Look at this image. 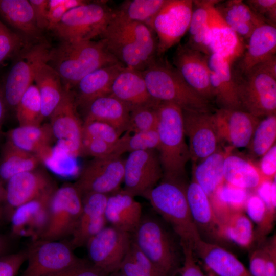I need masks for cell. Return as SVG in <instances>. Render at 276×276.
Wrapping results in <instances>:
<instances>
[{
    "mask_svg": "<svg viewBox=\"0 0 276 276\" xmlns=\"http://www.w3.org/2000/svg\"><path fill=\"white\" fill-rule=\"evenodd\" d=\"M108 51L125 67L142 71L157 57V41L147 25L116 15L101 36Z\"/></svg>",
    "mask_w": 276,
    "mask_h": 276,
    "instance_id": "cell-1",
    "label": "cell"
},
{
    "mask_svg": "<svg viewBox=\"0 0 276 276\" xmlns=\"http://www.w3.org/2000/svg\"><path fill=\"white\" fill-rule=\"evenodd\" d=\"M120 63L102 39L78 42L61 41L52 49L48 64L60 76L65 88L72 90L89 73Z\"/></svg>",
    "mask_w": 276,
    "mask_h": 276,
    "instance_id": "cell-2",
    "label": "cell"
},
{
    "mask_svg": "<svg viewBox=\"0 0 276 276\" xmlns=\"http://www.w3.org/2000/svg\"><path fill=\"white\" fill-rule=\"evenodd\" d=\"M157 113L159 145L157 150L163 170L162 178L181 180L185 175L186 164L190 160L185 137L182 110L174 104L160 102Z\"/></svg>",
    "mask_w": 276,
    "mask_h": 276,
    "instance_id": "cell-3",
    "label": "cell"
},
{
    "mask_svg": "<svg viewBox=\"0 0 276 276\" xmlns=\"http://www.w3.org/2000/svg\"><path fill=\"white\" fill-rule=\"evenodd\" d=\"M162 181L143 197L153 209L173 228L180 244L193 249L201 238L200 232L191 216L186 196V187L181 180L162 178Z\"/></svg>",
    "mask_w": 276,
    "mask_h": 276,
    "instance_id": "cell-4",
    "label": "cell"
},
{
    "mask_svg": "<svg viewBox=\"0 0 276 276\" xmlns=\"http://www.w3.org/2000/svg\"><path fill=\"white\" fill-rule=\"evenodd\" d=\"M141 72L149 94L156 101L174 104L182 110L211 111L210 101L192 88L174 66L156 59Z\"/></svg>",
    "mask_w": 276,
    "mask_h": 276,
    "instance_id": "cell-5",
    "label": "cell"
},
{
    "mask_svg": "<svg viewBox=\"0 0 276 276\" xmlns=\"http://www.w3.org/2000/svg\"><path fill=\"white\" fill-rule=\"evenodd\" d=\"M241 110L260 118L276 114V56L234 78Z\"/></svg>",
    "mask_w": 276,
    "mask_h": 276,
    "instance_id": "cell-6",
    "label": "cell"
},
{
    "mask_svg": "<svg viewBox=\"0 0 276 276\" xmlns=\"http://www.w3.org/2000/svg\"><path fill=\"white\" fill-rule=\"evenodd\" d=\"M131 234L134 244L165 276H175L180 267L176 246L159 221L143 216Z\"/></svg>",
    "mask_w": 276,
    "mask_h": 276,
    "instance_id": "cell-7",
    "label": "cell"
},
{
    "mask_svg": "<svg viewBox=\"0 0 276 276\" xmlns=\"http://www.w3.org/2000/svg\"><path fill=\"white\" fill-rule=\"evenodd\" d=\"M115 15L105 2H88L68 11L52 30L61 41L93 40L101 36Z\"/></svg>",
    "mask_w": 276,
    "mask_h": 276,
    "instance_id": "cell-8",
    "label": "cell"
},
{
    "mask_svg": "<svg viewBox=\"0 0 276 276\" xmlns=\"http://www.w3.org/2000/svg\"><path fill=\"white\" fill-rule=\"evenodd\" d=\"M51 49L49 44L42 40L29 43L14 57L2 83L7 108L15 110L23 94L33 83L38 69L48 63Z\"/></svg>",
    "mask_w": 276,
    "mask_h": 276,
    "instance_id": "cell-9",
    "label": "cell"
},
{
    "mask_svg": "<svg viewBox=\"0 0 276 276\" xmlns=\"http://www.w3.org/2000/svg\"><path fill=\"white\" fill-rule=\"evenodd\" d=\"M82 209V196L74 184L57 188L49 203L46 227L39 239L62 241L72 236Z\"/></svg>",
    "mask_w": 276,
    "mask_h": 276,
    "instance_id": "cell-10",
    "label": "cell"
},
{
    "mask_svg": "<svg viewBox=\"0 0 276 276\" xmlns=\"http://www.w3.org/2000/svg\"><path fill=\"white\" fill-rule=\"evenodd\" d=\"M25 250L27 266L19 276H50L85 260L63 241H32Z\"/></svg>",
    "mask_w": 276,
    "mask_h": 276,
    "instance_id": "cell-11",
    "label": "cell"
},
{
    "mask_svg": "<svg viewBox=\"0 0 276 276\" xmlns=\"http://www.w3.org/2000/svg\"><path fill=\"white\" fill-rule=\"evenodd\" d=\"M193 0H167L148 24L157 41V57L161 56L179 42L188 31Z\"/></svg>",
    "mask_w": 276,
    "mask_h": 276,
    "instance_id": "cell-12",
    "label": "cell"
},
{
    "mask_svg": "<svg viewBox=\"0 0 276 276\" xmlns=\"http://www.w3.org/2000/svg\"><path fill=\"white\" fill-rule=\"evenodd\" d=\"M72 90L65 88L62 99L49 117L54 139L72 157L82 155L83 122Z\"/></svg>",
    "mask_w": 276,
    "mask_h": 276,
    "instance_id": "cell-13",
    "label": "cell"
},
{
    "mask_svg": "<svg viewBox=\"0 0 276 276\" xmlns=\"http://www.w3.org/2000/svg\"><path fill=\"white\" fill-rule=\"evenodd\" d=\"M131 242L130 233L106 225L85 245L90 263L110 275L120 270Z\"/></svg>",
    "mask_w": 276,
    "mask_h": 276,
    "instance_id": "cell-14",
    "label": "cell"
},
{
    "mask_svg": "<svg viewBox=\"0 0 276 276\" xmlns=\"http://www.w3.org/2000/svg\"><path fill=\"white\" fill-rule=\"evenodd\" d=\"M124 162L121 156L111 155L94 158L83 168L74 184L82 196L88 193H114L123 182Z\"/></svg>",
    "mask_w": 276,
    "mask_h": 276,
    "instance_id": "cell-15",
    "label": "cell"
},
{
    "mask_svg": "<svg viewBox=\"0 0 276 276\" xmlns=\"http://www.w3.org/2000/svg\"><path fill=\"white\" fill-rule=\"evenodd\" d=\"M5 188L4 220L9 221L17 208L53 193L57 187L47 172L38 167L12 176Z\"/></svg>",
    "mask_w": 276,
    "mask_h": 276,
    "instance_id": "cell-16",
    "label": "cell"
},
{
    "mask_svg": "<svg viewBox=\"0 0 276 276\" xmlns=\"http://www.w3.org/2000/svg\"><path fill=\"white\" fill-rule=\"evenodd\" d=\"M163 176L156 150L133 152L125 159L123 189L134 197L144 196Z\"/></svg>",
    "mask_w": 276,
    "mask_h": 276,
    "instance_id": "cell-17",
    "label": "cell"
},
{
    "mask_svg": "<svg viewBox=\"0 0 276 276\" xmlns=\"http://www.w3.org/2000/svg\"><path fill=\"white\" fill-rule=\"evenodd\" d=\"M185 135L193 165L216 152L220 141L211 111L182 110Z\"/></svg>",
    "mask_w": 276,
    "mask_h": 276,
    "instance_id": "cell-18",
    "label": "cell"
},
{
    "mask_svg": "<svg viewBox=\"0 0 276 276\" xmlns=\"http://www.w3.org/2000/svg\"><path fill=\"white\" fill-rule=\"evenodd\" d=\"M213 117L220 143L225 142L233 149L248 146L260 120L239 109L219 108Z\"/></svg>",
    "mask_w": 276,
    "mask_h": 276,
    "instance_id": "cell-19",
    "label": "cell"
},
{
    "mask_svg": "<svg viewBox=\"0 0 276 276\" xmlns=\"http://www.w3.org/2000/svg\"><path fill=\"white\" fill-rule=\"evenodd\" d=\"M173 64L184 81L194 90L210 101L214 99L207 55L180 44L173 57Z\"/></svg>",
    "mask_w": 276,
    "mask_h": 276,
    "instance_id": "cell-20",
    "label": "cell"
},
{
    "mask_svg": "<svg viewBox=\"0 0 276 276\" xmlns=\"http://www.w3.org/2000/svg\"><path fill=\"white\" fill-rule=\"evenodd\" d=\"M276 52V27L264 24L257 27L248 38L241 55L232 64L233 77H240Z\"/></svg>",
    "mask_w": 276,
    "mask_h": 276,
    "instance_id": "cell-21",
    "label": "cell"
},
{
    "mask_svg": "<svg viewBox=\"0 0 276 276\" xmlns=\"http://www.w3.org/2000/svg\"><path fill=\"white\" fill-rule=\"evenodd\" d=\"M53 192L21 205L13 211L9 221L14 236L28 238L31 241L39 239L47 224L49 203Z\"/></svg>",
    "mask_w": 276,
    "mask_h": 276,
    "instance_id": "cell-22",
    "label": "cell"
},
{
    "mask_svg": "<svg viewBox=\"0 0 276 276\" xmlns=\"http://www.w3.org/2000/svg\"><path fill=\"white\" fill-rule=\"evenodd\" d=\"M108 195L88 193L82 195V209L77 226L68 242L74 249L88 241L107 225L105 210Z\"/></svg>",
    "mask_w": 276,
    "mask_h": 276,
    "instance_id": "cell-23",
    "label": "cell"
},
{
    "mask_svg": "<svg viewBox=\"0 0 276 276\" xmlns=\"http://www.w3.org/2000/svg\"><path fill=\"white\" fill-rule=\"evenodd\" d=\"M211 85L219 108L241 110L231 63L221 56L207 55Z\"/></svg>",
    "mask_w": 276,
    "mask_h": 276,
    "instance_id": "cell-24",
    "label": "cell"
},
{
    "mask_svg": "<svg viewBox=\"0 0 276 276\" xmlns=\"http://www.w3.org/2000/svg\"><path fill=\"white\" fill-rule=\"evenodd\" d=\"M105 216L110 225L131 234L143 217L142 205L133 196L120 189L108 195Z\"/></svg>",
    "mask_w": 276,
    "mask_h": 276,
    "instance_id": "cell-25",
    "label": "cell"
},
{
    "mask_svg": "<svg viewBox=\"0 0 276 276\" xmlns=\"http://www.w3.org/2000/svg\"><path fill=\"white\" fill-rule=\"evenodd\" d=\"M111 95L129 108L156 105L158 102L149 94L142 72L124 67L113 81Z\"/></svg>",
    "mask_w": 276,
    "mask_h": 276,
    "instance_id": "cell-26",
    "label": "cell"
},
{
    "mask_svg": "<svg viewBox=\"0 0 276 276\" xmlns=\"http://www.w3.org/2000/svg\"><path fill=\"white\" fill-rule=\"evenodd\" d=\"M205 266L217 276H252L232 252L201 238L193 247Z\"/></svg>",
    "mask_w": 276,
    "mask_h": 276,
    "instance_id": "cell-27",
    "label": "cell"
},
{
    "mask_svg": "<svg viewBox=\"0 0 276 276\" xmlns=\"http://www.w3.org/2000/svg\"><path fill=\"white\" fill-rule=\"evenodd\" d=\"M6 142L38 156L41 160L51 152L54 140L49 123L39 126H19L5 133Z\"/></svg>",
    "mask_w": 276,
    "mask_h": 276,
    "instance_id": "cell-28",
    "label": "cell"
},
{
    "mask_svg": "<svg viewBox=\"0 0 276 276\" xmlns=\"http://www.w3.org/2000/svg\"><path fill=\"white\" fill-rule=\"evenodd\" d=\"M124 66L120 63L99 68L82 78L74 87L77 106L84 107L93 100L109 95L113 80Z\"/></svg>",
    "mask_w": 276,
    "mask_h": 276,
    "instance_id": "cell-29",
    "label": "cell"
},
{
    "mask_svg": "<svg viewBox=\"0 0 276 276\" xmlns=\"http://www.w3.org/2000/svg\"><path fill=\"white\" fill-rule=\"evenodd\" d=\"M215 5L211 9L209 19L211 31L210 54L219 55L232 64L241 55L245 44L223 20Z\"/></svg>",
    "mask_w": 276,
    "mask_h": 276,
    "instance_id": "cell-30",
    "label": "cell"
},
{
    "mask_svg": "<svg viewBox=\"0 0 276 276\" xmlns=\"http://www.w3.org/2000/svg\"><path fill=\"white\" fill-rule=\"evenodd\" d=\"M0 16L29 42L42 40L29 1L0 0Z\"/></svg>",
    "mask_w": 276,
    "mask_h": 276,
    "instance_id": "cell-31",
    "label": "cell"
},
{
    "mask_svg": "<svg viewBox=\"0 0 276 276\" xmlns=\"http://www.w3.org/2000/svg\"><path fill=\"white\" fill-rule=\"evenodd\" d=\"M215 8L245 44L254 30L265 24L252 12L243 1H218Z\"/></svg>",
    "mask_w": 276,
    "mask_h": 276,
    "instance_id": "cell-32",
    "label": "cell"
},
{
    "mask_svg": "<svg viewBox=\"0 0 276 276\" xmlns=\"http://www.w3.org/2000/svg\"><path fill=\"white\" fill-rule=\"evenodd\" d=\"M84 121H98L116 128L121 134L125 132L128 122L130 108L111 94L98 98L84 107Z\"/></svg>",
    "mask_w": 276,
    "mask_h": 276,
    "instance_id": "cell-33",
    "label": "cell"
},
{
    "mask_svg": "<svg viewBox=\"0 0 276 276\" xmlns=\"http://www.w3.org/2000/svg\"><path fill=\"white\" fill-rule=\"evenodd\" d=\"M224 181L247 190H256L266 180L250 160L230 152L224 162Z\"/></svg>",
    "mask_w": 276,
    "mask_h": 276,
    "instance_id": "cell-34",
    "label": "cell"
},
{
    "mask_svg": "<svg viewBox=\"0 0 276 276\" xmlns=\"http://www.w3.org/2000/svg\"><path fill=\"white\" fill-rule=\"evenodd\" d=\"M233 149L220 148L214 153L193 166L192 180L210 198L224 182L223 166L226 155Z\"/></svg>",
    "mask_w": 276,
    "mask_h": 276,
    "instance_id": "cell-35",
    "label": "cell"
},
{
    "mask_svg": "<svg viewBox=\"0 0 276 276\" xmlns=\"http://www.w3.org/2000/svg\"><path fill=\"white\" fill-rule=\"evenodd\" d=\"M218 2V0L193 1L192 12L188 29L189 38L186 44L206 55H210V13L212 7Z\"/></svg>",
    "mask_w": 276,
    "mask_h": 276,
    "instance_id": "cell-36",
    "label": "cell"
},
{
    "mask_svg": "<svg viewBox=\"0 0 276 276\" xmlns=\"http://www.w3.org/2000/svg\"><path fill=\"white\" fill-rule=\"evenodd\" d=\"M41 101L43 119L49 118L60 102L64 86L56 71L48 63L43 64L37 71L34 79Z\"/></svg>",
    "mask_w": 276,
    "mask_h": 276,
    "instance_id": "cell-37",
    "label": "cell"
},
{
    "mask_svg": "<svg viewBox=\"0 0 276 276\" xmlns=\"http://www.w3.org/2000/svg\"><path fill=\"white\" fill-rule=\"evenodd\" d=\"M186 192L191 216L199 231L201 228L215 236L218 220L210 198L193 180L186 187Z\"/></svg>",
    "mask_w": 276,
    "mask_h": 276,
    "instance_id": "cell-38",
    "label": "cell"
},
{
    "mask_svg": "<svg viewBox=\"0 0 276 276\" xmlns=\"http://www.w3.org/2000/svg\"><path fill=\"white\" fill-rule=\"evenodd\" d=\"M215 236L248 248L255 238L253 223L244 212L232 214L218 220Z\"/></svg>",
    "mask_w": 276,
    "mask_h": 276,
    "instance_id": "cell-39",
    "label": "cell"
},
{
    "mask_svg": "<svg viewBox=\"0 0 276 276\" xmlns=\"http://www.w3.org/2000/svg\"><path fill=\"white\" fill-rule=\"evenodd\" d=\"M42 162L38 156L5 142L0 154V178L5 185L12 176L35 169Z\"/></svg>",
    "mask_w": 276,
    "mask_h": 276,
    "instance_id": "cell-40",
    "label": "cell"
},
{
    "mask_svg": "<svg viewBox=\"0 0 276 276\" xmlns=\"http://www.w3.org/2000/svg\"><path fill=\"white\" fill-rule=\"evenodd\" d=\"M249 195L248 190L224 181L210 198L218 220L235 213L244 212Z\"/></svg>",
    "mask_w": 276,
    "mask_h": 276,
    "instance_id": "cell-41",
    "label": "cell"
},
{
    "mask_svg": "<svg viewBox=\"0 0 276 276\" xmlns=\"http://www.w3.org/2000/svg\"><path fill=\"white\" fill-rule=\"evenodd\" d=\"M166 2L167 0L125 1L115 10V15L127 20L148 25Z\"/></svg>",
    "mask_w": 276,
    "mask_h": 276,
    "instance_id": "cell-42",
    "label": "cell"
},
{
    "mask_svg": "<svg viewBox=\"0 0 276 276\" xmlns=\"http://www.w3.org/2000/svg\"><path fill=\"white\" fill-rule=\"evenodd\" d=\"M41 101L36 85L32 83L22 95L16 108L19 126H39L44 120Z\"/></svg>",
    "mask_w": 276,
    "mask_h": 276,
    "instance_id": "cell-43",
    "label": "cell"
},
{
    "mask_svg": "<svg viewBox=\"0 0 276 276\" xmlns=\"http://www.w3.org/2000/svg\"><path fill=\"white\" fill-rule=\"evenodd\" d=\"M159 138L156 129L136 133H125L114 145L111 155L121 156L126 152L157 150Z\"/></svg>",
    "mask_w": 276,
    "mask_h": 276,
    "instance_id": "cell-44",
    "label": "cell"
},
{
    "mask_svg": "<svg viewBox=\"0 0 276 276\" xmlns=\"http://www.w3.org/2000/svg\"><path fill=\"white\" fill-rule=\"evenodd\" d=\"M276 139V114L264 117L260 120L247 147L254 158L261 157L274 144Z\"/></svg>",
    "mask_w": 276,
    "mask_h": 276,
    "instance_id": "cell-45",
    "label": "cell"
},
{
    "mask_svg": "<svg viewBox=\"0 0 276 276\" xmlns=\"http://www.w3.org/2000/svg\"><path fill=\"white\" fill-rule=\"evenodd\" d=\"M119 271L126 276H165L132 241Z\"/></svg>",
    "mask_w": 276,
    "mask_h": 276,
    "instance_id": "cell-46",
    "label": "cell"
},
{
    "mask_svg": "<svg viewBox=\"0 0 276 276\" xmlns=\"http://www.w3.org/2000/svg\"><path fill=\"white\" fill-rule=\"evenodd\" d=\"M244 213L257 225L260 236L270 231L275 217V214L268 211L264 202L256 193L249 194Z\"/></svg>",
    "mask_w": 276,
    "mask_h": 276,
    "instance_id": "cell-47",
    "label": "cell"
},
{
    "mask_svg": "<svg viewBox=\"0 0 276 276\" xmlns=\"http://www.w3.org/2000/svg\"><path fill=\"white\" fill-rule=\"evenodd\" d=\"M158 104L140 106L130 108L125 132L131 133L156 129Z\"/></svg>",
    "mask_w": 276,
    "mask_h": 276,
    "instance_id": "cell-48",
    "label": "cell"
},
{
    "mask_svg": "<svg viewBox=\"0 0 276 276\" xmlns=\"http://www.w3.org/2000/svg\"><path fill=\"white\" fill-rule=\"evenodd\" d=\"M30 43L21 35L12 31L0 20V65L9 58L15 57Z\"/></svg>",
    "mask_w": 276,
    "mask_h": 276,
    "instance_id": "cell-49",
    "label": "cell"
},
{
    "mask_svg": "<svg viewBox=\"0 0 276 276\" xmlns=\"http://www.w3.org/2000/svg\"><path fill=\"white\" fill-rule=\"evenodd\" d=\"M121 135L116 128L106 123L98 121L83 122V139H96L114 144Z\"/></svg>",
    "mask_w": 276,
    "mask_h": 276,
    "instance_id": "cell-50",
    "label": "cell"
},
{
    "mask_svg": "<svg viewBox=\"0 0 276 276\" xmlns=\"http://www.w3.org/2000/svg\"><path fill=\"white\" fill-rule=\"evenodd\" d=\"M88 2L84 0H49L48 30L52 31L68 11Z\"/></svg>",
    "mask_w": 276,
    "mask_h": 276,
    "instance_id": "cell-51",
    "label": "cell"
},
{
    "mask_svg": "<svg viewBox=\"0 0 276 276\" xmlns=\"http://www.w3.org/2000/svg\"><path fill=\"white\" fill-rule=\"evenodd\" d=\"M244 2L264 23L276 27V0H247Z\"/></svg>",
    "mask_w": 276,
    "mask_h": 276,
    "instance_id": "cell-52",
    "label": "cell"
},
{
    "mask_svg": "<svg viewBox=\"0 0 276 276\" xmlns=\"http://www.w3.org/2000/svg\"><path fill=\"white\" fill-rule=\"evenodd\" d=\"M26 258L25 250L0 256V276H16Z\"/></svg>",
    "mask_w": 276,
    "mask_h": 276,
    "instance_id": "cell-53",
    "label": "cell"
},
{
    "mask_svg": "<svg viewBox=\"0 0 276 276\" xmlns=\"http://www.w3.org/2000/svg\"><path fill=\"white\" fill-rule=\"evenodd\" d=\"M114 144L96 139H83L82 155L101 158L111 154Z\"/></svg>",
    "mask_w": 276,
    "mask_h": 276,
    "instance_id": "cell-54",
    "label": "cell"
},
{
    "mask_svg": "<svg viewBox=\"0 0 276 276\" xmlns=\"http://www.w3.org/2000/svg\"><path fill=\"white\" fill-rule=\"evenodd\" d=\"M183 253V262L177 273L179 276H206L197 264L193 248L189 245L180 244Z\"/></svg>",
    "mask_w": 276,
    "mask_h": 276,
    "instance_id": "cell-55",
    "label": "cell"
},
{
    "mask_svg": "<svg viewBox=\"0 0 276 276\" xmlns=\"http://www.w3.org/2000/svg\"><path fill=\"white\" fill-rule=\"evenodd\" d=\"M85 260L82 263L64 269L50 276H109Z\"/></svg>",
    "mask_w": 276,
    "mask_h": 276,
    "instance_id": "cell-56",
    "label": "cell"
},
{
    "mask_svg": "<svg viewBox=\"0 0 276 276\" xmlns=\"http://www.w3.org/2000/svg\"><path fill=\"white\" fill-rule=\"evenodd\" d=\"M267 255L266 243L255 249L250 254L249 271L252 276H264Z\"/></svg>",
    "mask_w": 276,
    "mask_h": 276,
    "instance_id": "cell-57",
    "label": "cell"
},
{
    "mask_svg": "<svg viewBox=\"0 0 276 276\" xmlns=\"http://www.w3.org/2000/svg\"><path fill=\"white\" fill-rule=\"evenodd\" d=\"M257 194L264 202L268 211L275 214L276 183L273 180H265L256 190Z\"/></svg>",
    "mask_w": 276,
    "mask_h": 276,
    "instance_id": "cell-58",
    "label": "cell"
},
{
    "mask_svg": "<svg viewBox=\"0 0 276 276\" xmlns=\"http://www.w3.org/2000/svg\"><path fill=\"white\" fill-rule=\"evenodd\" d=\"M261 173L267 180H273L276 174V146L274 144L261 157L258 166Z\"/></svg>",
    "mask_w": 276,
    "mask_h": 276,
    "instance_id": "cell-59",
    "label": "cell"
},
{
    "mask_svg": "<svg viewBox=\"0 0 276 276\" xmlns=\"http://www.w3.org/2000/svg\"><path fill=\"white\" fill-rule=\"evenodd\" d=\"M49 0H30L38 28L42 31L48 29Z\"/></svg>",
    "mask_w": 276,
    "mask_h": 276,
    "instance_id": "cell-60",
    "label": "cell"
},
{
    "mask_svg": "<svg viewBox=\"0 0 276 276\" xmlns=\"http://www.w3.org/2000/svg\"><path fill=\"white\" fill-rule=\"evenodd\" d=\"M267 259L264 276H276V237L274 235L266 242Z\"/></svg>",
    "mask_w": 276,
    "mask_h": 276,
    "instance_id": "cell-61",
    "label": "cell"
},
{
    "mask_svg": "<svg viewBox=\"0 0 276 276\" xmlns=\"http://www.w3.org/2000/svg\"><path fill=\"white\" fill-rule=\"evenodd\" d=\"M7 108V105L3 95L2 84L0 82V134L4 122Z\"/></svg>",
    "mask_w": 276,
    "mask_h": 276,
    "instance_id": "cell-62",
    "label": "cell"
},
{
    "mask_svg": "<svg viewBox=\"0 0 276 276\" xmlns=\"http://www.w3.org/2000/svg\"><path fill=\"white\" fill-rule=\"evenodd\" d=\"M5 185L0 178V225L4 221V203H5Z\"/></svg>",
    "mask_w": 276,
    "mask_h": 276,
    "instance_id": "cell-63",
    "label": "cell"
},
{
    "mask_svg": "<svg viewBox=\"0 0 276 276\" xmlns=\"http://www.w3.org/2000/svg\"><path fill=\"white\" fill-rule=\"evenodd\" d=\"M6 244L5 240L0 236V256L4 255L6 249Z\"/></svg>",
    "mask_w": 276,
    "mask_h": 276,
    "instance_id": "cell-64",
    "label": "cell"
}]
</instances>
